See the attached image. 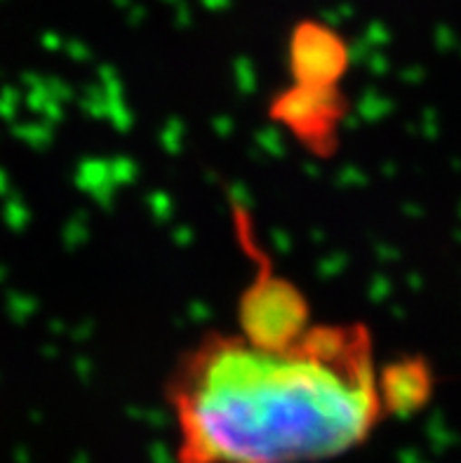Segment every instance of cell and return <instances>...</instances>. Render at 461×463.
I'll return each instance as SVG.
<instances>
[{
  "mask_svg": "<svg viewBox=\"0 0 461 463\" xmlns=\"http://www.w3.org/2000/svg\"><path fill=\"white\" fill-rule=\"evenodd\" d=\"M287 64L297 85L337 88L349 66V47L327 24L302 19L287 38Z\"/></svg>",
  "mask_w": 461,
  "mask_h": 463,
  "instance_id": "3",
  "label": "cell"
},
{
  "mask_svg": "<svg viewBox=\"0 0 461 463\" xmlns=\"http://www.w3.org/2000/svg\"><path fill=\"white\" fill-rule=\"evenodd\" d=\"M285 92L274 106V113L281 116L293 132L313 141L334 129V120L341 116L337 88H309L294 82V88Z\"/></svg>",
  "mask_w": 461,
  "mask_h": 463,
  "instance_id": "5",
  "label": "cell"
},
{
  "mask_svg": "<svg viewBox=\"0 0 461 463\" xmlns=\"http://www.w3.org/2000/svg\"><path fill=\"white\" fill-rule=\"evenodd\" d=\"M255 254L259 257L257 250ZM240 335L262 346H285L311 327L306 299L294 285L274 276L264 257H259V276L240 301Z\"/></svg>",
  "mask_w": 461,
  "mask_h": 463,
  "instance_id": "2",
  "label": "cell"
},
{
  "mask_svg": "<svg viewBox=\"0 0 461 463\" xmlns=\"http://www.w3.org/2000/svg\"><path fill=\"white\" fill-rule=\"evenodd\" d=\"M175 463H321L368 442L386 417L372 336L311 325L285 346L203 336L165 388Z\"/></svg>",
  "mask_w": 461,
  "mask_h": 463,
  "instance_id": "1",
  "label": "cell"
},
{
  "mask_svg": "<svg viewBox=\"0 0 461 463\" xmlns=\"http://www.w3.org/2000/svg\"><path fill=\"white\" fill-rule=\"evenodd\" d=\"M436 393V372L421 355H408L379 370V395L386 414L409 417L427 407Z\"/></svg>",
  "mask_w": 461,
  "mask_h": 463,
  "instance_id": "4",
  "label": "cell"
}]
</instances>
